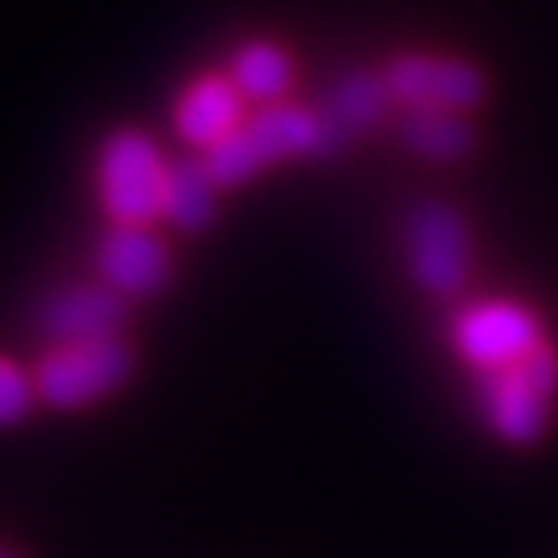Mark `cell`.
<instances>
[{"instance_id": "1", "label": "cell", "mask_w": 558, "mask_h": 558, "mask_svg": "<svg viewBox=\"0 0 558 558\" xmlns=\"http://www.w3.org/2000/svg\"><path fill=\"white\" fill-rule=\"evenodd\" d=\"M333 136L318 105L303 101H276L260 105L244 117L226 140H218L209 151H198L206 159L209 174L221 191L253 183L268 167L291 163V159H326L333 156Z\"/></svg>"}, {"instance_id": "2", "label": "cell", "mask_w": 558, "mask_h": 558, "mask_svg": "<svg viewBox=\"0 0 558 558\" xmlns=\"http://www.w3.org/2000/svg\"><path fill=\"white\" fill-rule=\"evenodd\" d=\"M171 159L140 124H121L101 140L94 159L97 206L109 226H156L163 221V194Z\"/></svg>"}, {"instance_id": "3", "label": "cell", "mask_w": 558, "mask_h": 558, "mask_svg": "<svg viewBox=\"0 0 558 558\" xmlns=\"http://www.w3.org/2000/svg\"><path fill=\"white\" fill-rule=\"evenodd\" d=\"M136 373V349L124 333L82 341H51L35 357L32 380L39 403L51 411H86L109 400Z\"/></svg>"}, {"instance_id": "4", "label": "cell", "mask_w": 558, "mask_h": 558, "mask_svg": "<svg viewBox=\"0 0 558 558\" xmlns=\"http://www.w3.org/2000/svg\"><path fill=\"white\" fill-rule=\"evenodd\" d=\"M558 396V353L550 341L535 345L527 357L493 373H477V403L493 435L512 446H532L550 423V403Z\"/></svg>"}, {"instance_id": "5", "label": "cell", "mask_w": 558, "mask_h": 558, "mask_svg": "<svg viewBox=\"0 0 558 558\" xmlns=\"http://www.w3.org/2000/svg\"><path fill=\"white\" fill-rule=\"evenodd\" d=\"M392 105L403 113L427 109V113H470L485 101L488 82L481 66L458 54L435 51H400L380 70Z\"/></svg>"}, {"instance_id": "6", "label": "cell", "mask_w": 558, "mask_h": 558, "mask_svg": "<svg viewBox=\"0 0 558 558\" xmlns=\"http://www.w3.org/2000/svg\"><path fill=\"white\" fill-rule=\"evenodd\" d=\"M473 268L470 221L446 202H418L408 218V271L415 288L450 299L465 288Z\"/></svg>"}, {"instance_id": "7", "label": "cell", "mask_w": 558, "mask_h": 558, "mask_svg": "<svg viewBox=\"0 0 558 558\" xmlns=\"http://www.w3.org/2000/svg\"><path fill=\"white\" fill-rule=\"evenodd\" d=\"M450 341L473 373H493V368L527 357L547 338L527 306L508 303V299H481L453 314Z\"/></svg>"}, {"instance_id": "8", "label": "cell", "mask_w": 558, "mask_h": 558, "mask_svg": "<svg viewBox=\"0 0 558 558\" xmlns=\"http://www.w3.org/2000/svg\"><path fill=\"white\" fill-rule=\"evenodd\" d=\"M94 268L101 283L132 303V299H156L171 288L174 256L156 226H109L97 241Z\"/></svg>"}, {"instance_id": "9", "label": "cell", "mask_w": 558, "mask_h": 558, "mask_svg": "<svg viewBox=\"0 0 558 558\" xmlns=\"http://www.w3.org/2000/svg\"><path fill=\"white\" fill-rule=\"evenodd\" d=\"M39 330L47 341H82V338H109L124 333L129 323V299L117 295L101 279H78L59 283L39 299Z\"/></svg>"}, {"instance_id": "10", "label": "cell", "mask_w": 558, "mask_h": 558, "mask_svg": "<svg viewBox=\"0 0 558 558\" xmlns=\"http://www.w3.org/2000/svg\"><path fill=\"white\" fill-rule=\"evenodd\" d=\"M248 117V97L236 89L229 70H202L171 101V129L186 148L209 151Z\"/></svg>"}, {"instance_id": "11", "label": "cell", "mask_w": 558, "mask_h": 558, "mask_svg": "<svg viewBox=\"0 0 558 558\" xmlns=\"http://www.w3.org/2000/svg\"><path fill=\"white\" fill-rule=\"evenodd\" d=\"M330 124L333 148H345L349 140L361 136V132L376 129V124L388 117L392 109V94L384 86L380 70H349L330 86L326 101L318 105Z\"/></svg>"}, {"instance_id": "12", "label": "cell", "mask_w": 558, "mask_h": 558, "mask_svg": "<svg viewBox=\"0 0 558 558\" xmlns=\"http://www.w3.org/2000/svg\"><path fill=\"white\" fill-rule=\"evenodd\" d=\"M229 78L248 97V105L260 109V105L288 101L291 89H295L299 66L295 54L279 39L256 35V39H244V44L233 47V54H229Z\"/></svg>"}, {"instance_id": "13", "label": "cell", "mask_w": 558, "mask_h": 558, "mask_svg": "<svg viewBox=\"0 0 558 558\" xmlns=\"http://www.w3.org/2000/svg\"><path fill=\"white\" fill-rule=\"evenodd\" d=\"M218 202L221 186L214 183L206 159L194 156L171 159L167 171V194H163V221L179 233H206L218 221Z\"/></svg>"}, {"instance_id": "14", "label": "cell", "mask_w": 558, "mask_h": 558, "mask_svg": "<svg viewBox=\"0 0 558 558\" xmlns=\"http://www.w3.org/2000/svg\"><path fill=\"white\" fill-rule=\"evenodd\" d=\"M400 144L418 159H430V163H453V159H465L477 144L473 136V124L465 121V113H427V109H415V113L400 117Z\"/></svg>"}, {"instance_id": "15", "label": "cell", "mask_w": 558, "mask_h": 558, "mask_svg": "<svg viewBox=\"0 0 558 558\" xmlns=\"http://www.w3.org/2000/svg\"><path fill=\"white\" fill-rule=\"evenodd\" d=\"M35 408H39V392H35L32 368L0 353V430L20 427Z\"/></svg>"}, {"instance_id": "16", "label": "cell", "mask_w": 558, "mask_h": 558, "mask_svg": "<svg viewBox=\"0 0 558 558\" xmlns=\"http://www.w3.org/2000/svg\"><path fill=\"white\" fill-rule=\"evenodd\" d=\"M0 558H24L20 550H12V547H0Z\"/></svg>"}]
</instances>
